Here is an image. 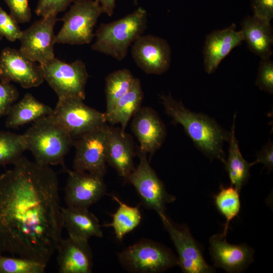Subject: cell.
I'll return each instance as SVG.
<instances>
[{
    "label": "cell",
    "mask_w": 273,
    "mask_h": 273,
    "mask_svg": "<svg viewBox=\"0 0 273 273\" xmlns=\"http://www.w3.org/2000/svg\"><path fill=\"white\" fill-rule=\"evenodd\" d=\"M13 165L0 175V254L47 265L62 239L57 174L23 156Z\"/></svg>",
    "instance_id": "obj_1"
},
{
    "label": "cell",
    "mask_w": 273,
    "mask_h": 273,
    "mask_svg": "<svg viewBox=\"0 0 273 273\" xmlns=\"http://www.w3.org/2000/svg\"><path fill=\"white\" fill-rule=\"evenodd\" d=\"M166 113L175 124H181L195 146L210 159H217L225 164L224 142H228L230 131L223 128L213 118L203 113L192 112L181 101L171 94L160 96Z\"/></svg>",
    "instance_id": "obj_2"
},
{
    "label": "cell",
    "mask_w": 273,
    "mask_h": 273,
    "mask_svg": "<svg viewBox=\"0 0 273 273\" xmlns=\"http://www.w3.org/2000/svg\"><path fill=\"white\" fill-rule=\"evenodd\" d=\"M23 135L26 149L31 152L36 163L60 165L66 171L65 157L74 140L50 115L32 122Z\"/></svg>",
    "instance_id": "obj_3"
},
{
    "label": "cell",
    "mask_w": 273,
    "mask_h": 273,
    "mask_svg": "<svg viewBox=\"0 0 273 273\" xmlns=\"http://www.w3.org/2000/svg\"><path fill=\"white\" fill-rule=\"evenodd\" d=\"M148 14L142 7L114 21L101 23L92 45L95 51L118 61L126 56L128 48L143 34L147 27Z\"/></svg>",
    "instance_id": "obj_4"
},
{
    "label": "cell",
    "mask_w": 273,
    "mask_h": 273,
    "mask_svg": "<svg viewBox=\"0 0 273 273\" xmlns=\"http://www.w3.org/2000/svg\"><path fill=\"white\" fill-rule=\"evenodd\" d=\"M118 258L127 271L158 273L178 265L173 252L161 243L142 239L119 253Z\"/></svg>",
    "instance_id": "obj_5"
},
{
    "label": "cell",
    "mask_w": 273,
    "mask_h": 273,
    "mask_svg": "<svg viewBox=\"0 0 273 273\" xmlns=\"http://www.w3.org/2000/svg\"><path fill=\"white\" fill-rule=\"evenodd\" d=\"M104 10L97 0H75L60 20L63 24L56 35V43L71 45L89 43L94 27Z\"/></svg>",
    "instance_id": "obj_6"
},
{
    "label": "cell",
    "mask_w": 273,
    "mask_h": 273,
    "mask_svg": "<svg viewBox=\"0 0 273 273\" xmlns=\"http://www.w3.org/2000/svg\"><path fill=\"white\" fill-rule=\"evenodd\" d=\"M50 117L76 140L107 124L105 112L85 105L83 100L67 98L58 99Z\"/></svg>",
    "instance_id": "obj_7"
},
{
    "label": "cell",
    "mask_w": 273,
    "mask_h": 273,
    "mask_svg": "<svg viewBox=\"0 0 273 273\" xmlns=\"http://www.w3.org/2000/svg\"><path fill=\"white\" fill-rule=\"evenodd\" d=\"M39 66L44 80L58 99L72 98L84 100L88 74L84 63L78 59L66 63L54 57Z\"/></svg>",
    "instance_id": "obj_8"
},
{
    "label": "cell",
    "mask_w": 273,
    "mask_h": 273,
    "mask_svg": "<svg viewBox=\"0 0 273 273\" xmlns=\"http://www.w3.org/2000/svg\"><path fill=\"white\" fill-rule=\"evenodd\" d=\"M140 162L125 181L135 189L144 207L155 211L160 217L166 214V205L176 198L167 193L163 183L151 167L147 154L138 150Z\"/></svg>",
    "instance_id": "obj_9"
},
{
    "label": "cell",
    "mask_w": 273,
    "mask_h": 273,
    "mask_svg": "<svg viewBox=\"0 0 273 273\" xmlns=\"http://www.w3.org/2000/svg\"><path fill=\"white\" fill-rule=\"evenodd\" d=\"M109 129L107 124L74 140V170L104 177L106 172Z\"/></svg>",
    "instance_id": "obj_10"
},
{
    "label": "cell",
    "mask_w": 273,
    "mask_h": 273,
    "mask_svg": "<svg viewBox=\"0 0 273 273\" xmlns=\"http://www.w3.org/2000/svg\"><path fill=\"white\" fill-rule=\"evenodd\" d=\"M175 246L178 265L185 273H211L213 267L205 261L198 243L187 226L173 222L166 214L160 217Z\"/></svg>",
    "instance_id": "obj_11"
},
{
    "label": "cell",
    "mask_w": 273,
    "mask_h": 273,
    "mask_svg": "<svg viewBox=\"0 0 273 273\" xmlns=\"http://www.w3.org/2000/svg\"><path fill=\"white\" fill-rule=\"evenodd\" d=\"M59 19L50 15L35 21L22 31L19 50L27 58L43 64L55 57L56 35L54 29Z\"/></svg>",
    "instance_id": "obj_12"
},
{
    "label": "cell",
    "mask_w": 273,
    "mask_h": 273,
    "mask_svg": "<svg viewBox=\"0 0 273 273\" xmlns=\"http://www.w3.org/2000/svg\"><path fill=\"white\" fill-rule=\"evenodd\" d=\"M44 78L40 66L25 56L19 50L9 47L0 54V81L15 82L24 88L41 85Z\"/></svg>",
    "instance_id": "obj_13"
},
{
    "label": "cell",
    "mask_w": 273,
    "mask_h": 273,
    "mask_svg": "<svg viewBox=\"0 0 273 273\" xmlns=\"http://www.w3.org/2000/svg\"><path fill=\"white\" fill-rule=\"evenodd\" d=\"M66 171L68 174L65 188L67 207L88 209L106 194L103 176L68 169Z\"/></svg>",
    "instance_id": "obj_14"
},
{
    "label": "cell",
    "mask_w": 273,
    "mask_h": 273,
    "mask_svg": "<svg viewBox=\"0 0 273 273\" xmlns=\"http://www.w3.org/2000/svg\"><path fill=\"white\" fill-rule=\"evenodd\" d=\"M131 54L136 65L147 74L159 75L169 68L171 48L160 37L142 35L132 44Z\"/></svg>",
    "instance_id": "obj_15"
},
{
    "label": "cell",
    "mask_w": 273,
    "mask_h": 273,
    "mask_svg": "<svg viewBox=\"0 0 273 273\" xmlns=\"http://www.w3.org/2000/svg\"><path fill=\"white\" fill-rule=\"evenodd\" d=\"M209 242L214 266L228 272H241L253 261L254 251L251 247L245 244H230L223 234L213 235Z\"/></svg>",
    "instance_id": "obj_16"
},
{
    "label": "cell",
    "mask_w": 273,
    "mask_h": 273,
    "mask_svg": "<svg viewBox=\"0 0 273 273\" xmlns=\"http://www.w3.org/2000/svg\"><path fill=\"white\" fill-rule=\"evenodd\" d=\"M131 129L140 143L138 150L151 155L160 148L166 135L162 121L149 107L141 108L134 115Z\"/></svg>",
    "instance_id": "obj_17"
},
{
    "label": "cell",
    "mask_w": 273,
    "mask_h": 273,
    "mask_svg": "<svg viewBox=\"0 0 273 273\" xmlns=\"http://www.w3.org/2000/svg\"><path fill=\"white\" fill-rule=\"evenodd\" d=\"M243 40L242 33L236 30L235 23L209 34L203 51L205 71L208 74L214 72L221 61L233 49L241 45Z\"/></svg>",
    "instance_id": "obj_18"
},
{
    "label": "cell",
    "mask_w": 273,
    "mask_h": 273,
    "mask_svg": "<svg viewBox=\"0 0 273 273\" xmlns=\"http://www.w3.org/2000/svg\"><path fill=\"white\" fill-rule=\"evenodd\" d=\"M56 250L60 273H90L93 253L87 240L62 239Z\"/></svg>",
    "instance_id": "obj_19"
},
{
    "label": "cell",
    "mask_w": 273,
    "mask_h": 273,
    "mask_svg": "<svg viewBox=\"0 0 273 273\" xmlns=\"http://www.w3.org/2000/svg\"><path fill=\"white\" fill-rule=\"evenodd\" d=\"M135 155L131 137L121 128L110 126L107 148V163L125 180L133 171Z\"/></svg>",
    "instance_id": "obj_20"
},
{
    "label": "cell",
    "mask_w": 273,
    "mask_h": 273,
    "mask_svg": "<svg viewBox=\"0 0 273 273\" xmlns=\"http://www.w3.org/2000/svg\"><path fill=\"white\" fill-rule=\"evenodd\" d=\"M240 30L250 51L261 59L270 58L273 44L270 21L254 15L248 16L241 23Z\"/></svg>",
    "instance_id": "obj_21"
},
{
    "label": "cell",
    "mask_w": 273,
    "mask_h": 273,
    "mask_svg": "<svg viewBox=\"0 0 273 273\" xmlns=\"http://www.w3.org/2000/svg\"><path fill=\"white\" fill-rule=\"evenodd\" d=\"M63 227L69 237L88 240L92 237L101 238L103 233L98 218L88 209L61 208Z\"/></svg>",
    "instance_id": "obj_22"
},
{
    "label": "cell",
    "mask_w": 273,
    "mask_h": 273,
    "mask_svg": "<svg viewBox=\"0 0 273 273\" xmlns=\"http://www.w3.org/2000/svg\"><path fill=\"white\" fill-rule=\"evenodd\" d=\"M53 111L51 107L37 100L32 94L27 93L12 106L7 115L5 125L8 128H18L49 116Z\"/></svg>",
    "instance_id": "obj_23"
},
{
    "label": "cell",
    "mask_w": 273,
    "mask_h": 273,
    "mask_svg": "<svg viewBox=\"0 0 273 273\" xmlns=\"http://www.w3.org/2000/svg\"><path fill=\"white\" fill-rule=\"evenodd\" d=\"M236 117L235 114L234 116L233 123L228 141L229 143V155L224 164L232 186L240 191L250 176V168L255 163L254 161L252 163L248 162L242 155L238 141L235 135Z\"/></svg>",
    "instance_id": "obj_24"
},
{
    "label": "cell",
    "mask_w": 273,
    "mask_h": 273,
    "mask_svg": "<svg viewBox=\"0 0 273 273\" xmlns=\"http://www.w3.org/2000/svg\"><path fill=\"white\" fill-rule=\"evenodd\" d=\"M143 97L141 81L135 78L131 88L117 102L110 112L106 114L107 122L111 124L120 123L121 130L125 131L130 119L141 108Z\"/></svg>",
    "instance_id": "obj_25"
},
{
    "label": "cell",
    "mask_w": 273,
    "mask_h": 273,
    "mask_svg": "<svg viewBox=\"0 0 273 273\" xmlns=\"http://www.w3.org/2000/svg\"><path fill=\"white\" fill-rule=\"evenodd\" d=\"M135 78L127 69L116 70L109 74L105 78L106 99V114L110 112L117 102L132 87Z\"/></svg>",
    "instance_id": "obj_26"
},
{
    "label": "cell",
    "mask_w": 273,
    "mask_h": 273,
    "mask_svg": "<svg viewBox=\"0 0 273 273\" xmlns=\"http://www.w3.org/2000/svg\"><path fill=\"white\" fill-rule=\"evenodd\" d=\"M112 197L118 203L119 207L112 215V222L105 226L113 228L117 239L121 241L125 235L139 225L142 215L138 207L129 206L115 196Z\"/></svg>",
    "instance_id": "obj_27"
},
{
    "label": "cell",
    "mask_w": 273,
    "mask_h": 273,
    "mask_svg": "<svg viewBox=\"0 0 273 273\" xmlns=\"http://www.w3.org/2000/svg\"><path fill=\"white\" fill-rule=\"evenodd\" d=\"M26 150L23 134L0 130V166L14 164Z\"/></svg>",
    "instance_id": "obj_28"
},
{
    "label": "cell",
    "mask_w": 273,
    "mask_h": 273,
    "mask_svg": "<svg viewBox=\"0 0 273 273\" xmlns=\"http://www.w3.org/2000/svg\"><path fill=\"white\" fill-rule=\"evenodd\" d=\"M239 191L233 186L221 187L214 196L215 204L219 211L224 216L226 222L223 234L226 236L230 222L239 213L240 207Z\"/></svg>",
    "instance_id": "obj_29"
},
{
    "label": "cell",
    "mask_w": 273,
    "mask_h": 273,
    "mask_svg": "<svg viewBox=\"0 0 273 273\" xmlns=\"http://www.w3.org/2000/svg\"><path fill=\"white\" fill-rule=\"evenodd\" d=\"M47 265L24 257L0 254V273H43Z\"/></svg>",
    "instance_id": "obj_30"
},
{
    "label": "cell",
    "mask_w": 273,
    "mask_h": 273,
    "mask_svg": "<svg viewBox=\"0 0 273 273\" xmlns=\"http://www.w3.org/2000/svg\"><path fill=\"white\" fill-rule=\"evenodd\" d=\"M255 84L269 94L273 93V62L270 58L261 59Z\"/></svg>",
    "instance_id": "obj_31"
},
{
    "label": "cell",
    "mask_w": 273,
    "mask_h": 273,
    "mask_svg": "<svg viewBox=\"0 0 273 273\" xmlns=\"http://www.w3.org/2000/svg\"><path fill=\"white\" fill-rule=\"evenodd\" d=\"M21 30L16 20L0 7V33L10 41L19 40Z\"/></svg>",
    "instance_id": "obj_32"
},
{
    "label": "cell",
    "mask_w": 273,
    "mask_h": 273,
    "mask_svg": "<svg viewBox=\"0 0 273 273\" xmlns=\"http://www.w3.org/2000/svg\"><path fill=\"white\" fill-rule=\"evenodd\" d=\"M19 96V92L14 85L0 82V117L7 116Z\"/></svg>",
    "instance_id": "obj_33"
},
{
    "label": "cell",
    "mask_w": 273,
    "mask_h": 273,
    "mask_svg": "<svg viewBox=\"0 0 273 273\" xmlns=\"http://www.w3.org/2000/svg\"><path fill=\"white\" fill-rule=\"evenodd\" d=\"M74 0H38L35 12L41 17L50 15H57L65 11Z\"/></svg>",
    "instance_id": "obj_34"
},
{
    "label": "cell",
    "mask_w": 273,
    "mask_h": 273,
    "mask_svg": "<svg viewBox=\"0 0 273 273\" xmlns=\"http://www.w3.org/2000/svg\"><path fill=\"white\" fill-rule=\"evenodd\" d=\"M8 6L10 15L18 23L28 22L32 14L28 0H4Z\"/></svg>",
    "instance_id": "obj_35"
},
{
    "label": "cell",
    "mask_w": 273,
    "mask_h": 273,
    "mask_svg": "<svg viewBox=\"0 0 273 273\" xmlns=\"http://www.w3.org/2000/svg\"><path fill=\"white\" fill-rule=\"evenodd\" d=\"M253 15L270 21L273 18V0H251Z\"/></svg>",
    "instance_id": "obj_36"
},
{
    "label": "cell",
    "mask_w": 273,
    "mask_h": 273,
    "mask_svg": "<svg viewBox=\"0 0 273 273\" xmlns=\"http://www.w3.org/2000/svg\"><path fill=\"white\" fill-rule=\"evenodd\" d=\"M255 164L262 163L270 172L273 168V145L270 141L264 146L257 154Z\"/></svg>",
    "instance_id": "obj_37"
},
{
    "label": "cell",
    "mask_w": 273,
    "mask_h": 273,
    "mask_svg": "<svg viewBox=\"0 0 273 273\" xmlns=\"http://www.w3.org/2000/svg\"><path fill=\"white\" fill-rule=\"evenodd\" d=\"M102 7L104 13L111 16L116 7V0H97Z\"/></svg>",
    "instance_id": "obj_38"
},
{
    "label": "cell",
    "mask_w": 273,
    "mask_h": 273,
    "mask_svg": "<svg viewBox=\"0 0 273 273\" xmlns=\"http://www.w3.org/2000/svg\"><path fill=\"white\" fill-rule=\"evenodd\" d=\"M135 5H138L139 0H132Z\"/></svg>",
    "instance_id": "obj_39"
},
{
    "label": "cell",
    "mask_w": 273,
    "mask_h": 273,
    "mask_svg": "<svg viewBox=\"0 0 273 273\" xmlns=\"http://www.w3.org/2000/svg\"><path fill=\"white\" fill-rule=\"evenodd\" d=\"M3 36L0 33V41L3 39Z\"/></svg>",
    "instance_id": "obj_40"
}]
</instances>
